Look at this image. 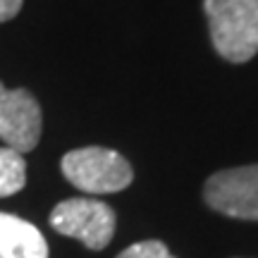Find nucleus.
<instances>
[{"label":"nucleus","instance_id":"0eeeda50","mask_svg":"<svg viewBox=\"0 0 258 258\" xmlns=\"http://www.w3.org/2000/svg\"><path fill=\"white\" fill-rule=\"evenodd\" d=\"M27 184V160L12 148H0V199L17 194Z\"/></svg>","mask_w":258,"mask_h":258},{"label":"nucleus","instance_id":"6e6552de","mask_svg":"<svg viewBox=\"0 0 258 258\" xmlns=\"http://www.w3.org/2000/svg\"><path fill=\"white\" fill-rule=\"evenodd\" d=\"M117 258H175L163 241L148 239V241H139L134 246L124 249Z\"/></svg>","mask_w":258,"mask_h":258},{"label":"nucleus","instance_id":"20e7f679","mask_svg":"<svg viewBox=\"0 0 258 258\" xmlns=\"http://www.w3.org/2000/svg\"><path fill=\"white\" fill-rule=\"evenodd\" d=\"M203 196L213 211L222 215L239 220H258V165L215 172L206 182Z\"/></svg>","mask_w":258,"mask_h":258},{"label":"nucleus","instance_id":"f257e3e1","mask_svg":"<svg viewBox=\"0 0 258 258\" xmlns=\"http://www.w3.org/2000/svg\"><path fill=\"white\" fill-rule=\"evenodd\" d=\"M218 55L246 62L258 53V0H203Z\"/></svg>","mask_w":258,"mask_h":258},{"label":"nucleus","instance_id":"1a4fd4ad","mask_svg":"<svg viewBox=\"0 0 258 258\" xmlns=\"http://www.w3.org/2000/svg\"><path fill=\"white\" fill-rule=\"evenodd\" d=\"M22 10V0H0V22H8Z\"/></svg>","mask_w":258,"mask_h":258},{"label":"nucleus","instance_id":"7ed1b4c3","mask_svg":"<svg viewBox=\"0 0 258 258\" xmlns=\"http://www.w3.org/2000/svg\"><path fill=\"white\" fill-rule=\"evenodd\" d=\"M50 225L93 251L105 249L115 232V213L96 199H67L50 213Z\"/></svg>","mask_w":258,"mask_h":258},{"label":"nucleus","instance_id":"f03ea898","mask_svg":"<svg viewBox=\"0 0 258 258\" xmlns=\"http://www.w3.org/2000/svg\"><path fill=\"white\" fill-rule=\"evenodd\" d=\"M62 175L86 194H112L132 184V165L110 148L86 146L64 153Z\"/></svg>","mask_w":258,"mask_h":258},{"label":"nucleus","instance_id":"39448f33","mask_svg":"<svg viewBox=\"0 0 258 258\" xmlns=\"http://www.w3.org/2000/svg\"><path fill=\"white\" fill-rule=\"evenodd\" d=\"M0 139L17 153L36 148L41 139V108L27 89L10 91L0 84Z\"/></svg>","mask_w":258,"mask_h":258},{"label":"nucleus","instance_id":"423d86ee","mask_svg":"<svg viewBox=\"0 0 258 258\" xmlns=\"http://www.w3.org/2000/svg\"><path fill=\"white\" fill-rule=\"evenodd\" d=\"M0 258H48V244L31 222L0 213Z\"/></svg>","mask_w":258,"mask_h":258}]
</instances>
